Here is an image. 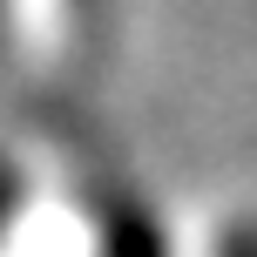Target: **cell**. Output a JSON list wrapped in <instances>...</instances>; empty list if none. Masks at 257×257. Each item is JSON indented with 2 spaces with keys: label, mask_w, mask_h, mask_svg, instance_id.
I'll return each mask as SVG.
<instances>
[{
  "label": "cell",
  "mask_w": 257,
  "mask_h": 257,
  "mask_svg": "<svg viewBox=\"0 0 257 257\" xmlns=\"http://www.w3.org/2000/svg\"><path fill=\"white\" fill-rule=\"evenodd\" d=\"M217 257H257V230H237V237H223V250Z\"/></svg>",
  "instance_id": "1"
},
{
  "label": "cell",
  "mask_w": 257,
  "mask_h": 257,
  "mask_svg": "<svg viewBox=\"0 0 257 257\" xmlns=\"http://www.w3.org/2000/svg\"><path fill=\"white\" fill-rule=\"evenodd\" d=\"M7 203H14V183H7V176H0V217H7Z\"/></svg>",
  "instance_id": "2"
}]
</instances>
